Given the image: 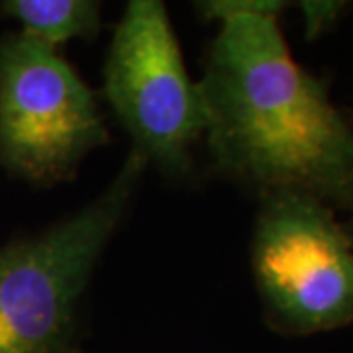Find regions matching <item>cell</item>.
<instances>
[{"label":"cell","instance_id":"1","mask_svg":"<svg viewBox=\"0 0 353 353\" xmlns=\"http://www.w3.org/2000/svg\"><path fill=\"white\" fill-rule=\"evenodd\" d=\"M199 83L204 136L220 176L259 201L299 192L343 212L353 201V122L299 63L279 16L218 28Z\"/></svg>","mask_w":353,"mask_h":353},{"label":"cell","instance_id":"2","mask_svg":"<svg viewBox=\"0 0 353 353\" xmlns=\"http://www.w3.org/2000/svg\"><path fill=\"white\" fill-rule=\"evenodd\" d=\"M148 161L130 150L101 194L0 245V353H83V303L138 196Z\"/></svg>","mask_w":353,"mask_h":353},{"label":"cell","instance_id":"3","mask_svg":"<svg viewBox=\"0 0 353 353\" xmlns=\"http://www.w3.org/2000/svg\"><path fill=\"white\" fill-rule=\"evenodd\" d=\"M257 204L252 273L269 328L301 338L353 324V243L338 212L299 192Z\"/></svg>","mask_w":353,"mask_h":353},{"label":"cell","instance_id":"4","mask_svg":"<svg viewBox=\"0 0 353 353\" xmlns=\"http://www.w3.org/2000/svg\"><path fill=\"white\" fill-rule=\"evenodd\" d=\"M110 139L99 94L22 32L0 36V167L38 189L69 183Z\"/></svg>","mask_w":353,"mask_h":353},{"label":"cell","instance_id":"5","mask_svg":"<svg viewBox=\"0 0 353 353\" xmlns=\"http://www.w3.org/2000/svg\"><path fill=\"white\" fill-rule=\"evenodd\" d=\"M102 77L104 99L132 138V150L165 176L187 179L204 136V108L163 2H128Z\"/></svg>","mask_w":353,"mask_h":353},{"label":"cell","instance_id":"6","mask_svg":"<svg viewBox=\"0 0 353 353\" xmlns=\"http://www.w3.org/2000/svg\"><path fill=\"white\" fill-rule=\"evenodd\" d=\"M0 12L20 24L18 32L53 50L101 34L102 6L94 0H6Z\"/></svg>","mask_w":353,"mask_h":353},{"label":"cell","instance_id":"7","mask_svg":"<svg viewBox=\"0 0 353 353\" xmlns=\"http://www.w3.org/2000/svg\"><path fill=\"white\" fill-rule=\"evenodd\" d=\"M204 22H226L240 14H269L281 16L287 8L281 0H202L194 4Z\"/></svg>","mask_w":353,"mask_h":353},{"label":"cell","instance_id":"8","mask_svg":"<svg viewBox=\"0 0 353 353\" xmlns=\"http://www.w3.org/2000/svg\"><path fill=\"white\" fill-rule=\"evenodd\" d=\"M299 10L303 16L304 38L314 41L320 36L328 34L334 26L350 10V2L341 0H303L299 2Z\"/></svg>","mask_w":353,"mask_h":353},{"label":"cell","instance_id":"9","mask_svg":"<svg viewBox=\"0 0 353 353\" xmlns=\"http://www.w3.org/2000/svg\"><path fill=\"white\" fill-rule=\"evenodd\" d=\"M343 214H345V220H343V226L347 230V236H350V240L353 243V201L347 204V208L343 210Z\"/></svg>","mask_w":353,"mask_h":353}]
</instances>
